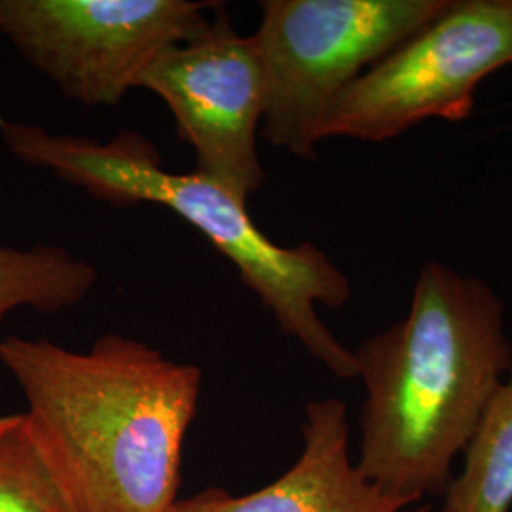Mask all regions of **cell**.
Masks as SVG:
<instances>
[{
	"mask_svg": "<svg viewBox=\"0 0 512 512\" xmlns=\"http://www.w3.org/2000/svg\"><path fill=\"white\" fill-rule=\"evenodd\" d=\"M38 444L80 512H169L202 370L109 332L88 351L0 340Z\"/></svg>",
	"mask_w": 512,
	"mask_h": 512,
	"instance_id": "obj_1",
	"label": "cell"
},
{
	"mask_svg": "<svg viewBox=\"0 0 512 512\" xmlns=\"http://www.w3.org/2000/svg\"><path fill=\"white\" fill-rule=\"evenodd\" d=\"M353 353L366 389L357 469L414 505L444 497L511 366L501 298L478 277L425 262L406 317Z\"/></svg>",
	"mask_w": 512,
	"mask_h": 512,
	"instance_id": "obj_2",
	"label": "cell"
},
{
	"mask_svg": "<svg viewBox=\"0 0 512 512\" xmlns=\"http://www.w3.org/2000/svg\"><path fill=\"white\" fill-rule=\"evenodd\" d=\"M0 141L21 164L46 169L112 207H167L234 264L241 283L274 315L281 332L334 376H359L355 353L317 313V306H346L351 281L317 245H277L256 226L247 200L198 171H167L156 147L131 129L97 141L0 118Z\"/></svg>",
	"mask_w": 512,
	"mask_h": 512,
	"instance_id": "obj_3",
	"label": "cell"
},
{
	"mask_svg": "<svg viewBox=\"0 0 512 512\" xmlns=\"http://www.w3.org/2000/svg\"><path fill=\"white\" fill-rule=\"evenodd\" d=\"M448 0H266L255 44L264 73L260 137L313 160L334 99L439 16Z\"/></svg>",
	"mask_w": 512,
	"mask_h": 512,
	"instance_id": "obj_4",
	"label": "cell"
},
{
	"mask_svg": "<svg viewBox=\"0 0 512 512\" xmlns=\"http://www.w3.org/2000/svg\"><path fill=\"white\" fill-rule=\"evenodd\" d=\"M512 65V0H448L330 105L325 139L382 143L431 118H469L482 80Z\"/></svg>",
	"mask_w": 512,
	"mask_h": 512,
	"instance_id": "obj_5",
	"label": "cell"
},
{
	"mask_svg": "<svg viewBox=\"0 0 512 512\" xmlns=\"http://www.w3.org/2000/svg\"><path fill=\"white\" fill-rule=\"evenodd\" d=\"M222 2L0 0V35L65 99L116 107L148 65L202 33Z\"/></svg>",
	"mask_w": 512,
	"mask_h": 512,
	"instance_id": "obj_6",
	"label": "cell"
},
{
	"mask_svg": "<svg viewBox=\"0 0 512 512\" xmlns=\"http://www.w3.org/2000/svg\"><path fill=\"white\" fill-rule=\"evenodd\" d=\"M137 88L158 95L179 137L196 154V171L249 200L266 171L256 139L264 116V73L255 38L232 25L224 4L196 37L158 55Z\"/></svg>",
	"mask_w": 512,
	"mask_h": 512,
	"instance_id": "obj_7",
	"label": "cell"
},
{
	"mask_svg": "<svg viewBox=\"0 0 512 512\" xmlns=\"http://www.w3.org/2000/svg\"><path fill=\"white\" fill-rule=\"evenodd\" d=\"M348 406L311 401L302 425L304 448L285 475L253 494L219 488L177 499L169 512H429V505L387 495L368 482L349 452Z\"/></svg>",
	"mask_w": 512,
	"mask_h": 512,
	"instance_id": "obj_8",
	"label": "cell"
},
{
	"mask_svg": "<svg viewBox=\"0 0 512 512\" xmlns=\"http://www.w3.org/2000/svg\"><path fill=\"white\" fill-rule=\"evenodd\" d=\"M463 456L440 512H511L512 361Z\"/></svg>",
	"mask_w": 512,
	"mask_h": 512,
	"instance_id": "obj_9",
	"label": "cell"
},
{
	"mask_svg": "<svg viewBox=\"0 0 512 512\" xmlns=\"http://www.w3.org/2000/svg\"><path fill=\"white\" fill-rule=\"evenodd\" d=\"M97 285V268L69 249L0 245V323L18 308L59 313L84 302Z\"/></svg>",
	"mask_w": 512,
	"mask_h": 512,
	"instance_id": "obj_10",
	"label": "cell"
},
{
	"mask_svg": "<svg viewBox=\"0 0 512 512\" xmlns=\"http://www.w3.org/2000/svg\"><path fill=\"white\" fill-rule=\"evenodd\" d=\"M0 512H80L25 412L0 416Z\"/></svg>",
	"mask_w": 512,
	"mask_h": 512,
	"instance_id": "obj_11",
	"label": "cell"
}]
</instances>
